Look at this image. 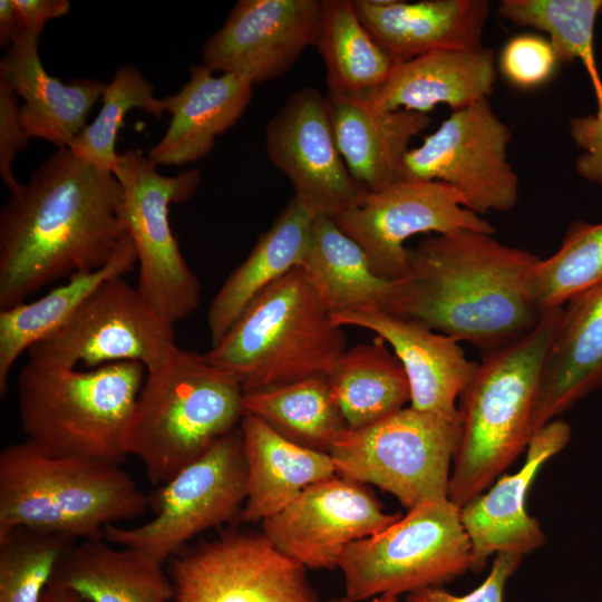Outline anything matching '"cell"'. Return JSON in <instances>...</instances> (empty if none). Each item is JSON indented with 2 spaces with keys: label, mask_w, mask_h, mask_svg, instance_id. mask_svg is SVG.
<instances>
[{
  "label": "cell",
  "mask_w": 602,
  "mask_h": 602,
  "mask_svg": "<svg viewBox=\"0 0 602 602\" xmlns=\"http://www.w3.org/2000/svg\"><path fill=\"white\" fill-rule=\"evenodd\" d=\"M346 344L342 327L297 266L261 291L204 357L245 392L326 376Z\"/></svg>",
  "instance_id": "cell-6"
},
{
  "label": "cell",
  "mask_w": 602,
  "mask_h": 602,
  "mask_svg": "<svg viewBox=\"0 0 602 602\" xmlns=\"http://www.w3.org/2000/svg\"><path fill=\"white\" fill-rule=\"evenodd\" d=\"M460 418L404 407L358 430H348L329 454L337 475L377 486L411 509L448 499Z\"/></svg>",
  "instance_id": "cell-9"
},
{
  "label": "cell",
  "mask_w": 602,
  "mask_h": 602,
  "mask_svg": "<svg viewBox=\"0 0 602 602\" xmlns=\"http://www.w3.org/2000/svg\"><path fill=\"white\" fill-rule=\"evenodd\" d=\"M27 31L13 0H0V46L7 47Z\"/></svg>",
  "instance_id": "cell-43"
},
{
  "label": "cell",
  "mask_w": 602,
  "mask_h": 602,
  "mask_svg": "<svg viewBox=\"0 0 602 602\" xmlns=\"http://www.w3.org/2000/svg\"><path fill=\"white\" fill-rule=\"evenodd\" d=\"M41 602H84L80 596L70 590L49 584L46 589Z\"/></svg>",
  "instance_id": "cell-44"
},
{
  "label": "cell",
  "mask_w": 602,
  "mask_h": 602,
  "mask_svg": "<svg viewBox=\"0 0 602 602\" xmlns=\"http://www.w3.org/2000/svg\"><path fill=\"white\" fill-rule=\"evenodd\" d=\"M26 29L40 36L46 22L62 17L70 10L69 0H13Z\"/></svg>",
  "instance_id": "cell-42"
},
{
  "label": "cell",
  "mask_w": 602,
  "mask_h": 602,
  "mask_svg": "<svg viewBox=\"0 0 602 602\" xmlns=\"http://www.w3.org/2000/svg\"><path fill=\"white\" fill-rule=\"evenodd\" d=\"M337 324L368 329L392 348L410 387V407L457 415L456 400L475 375L459 342L424 324L380 310L330 313Z\"/></svg>",
  "instance_id": "cell-20"
},
{
  "label": "cell",
  "mask_w": 602,
  "mask_h": 602,
  "mask_svg": "<svg viewBox=\"0 0 602 602\" xmlns=\"http://www.w3.org/2000/svg\"><path fill=\"white\" fill-rule=\"evenodd\" d=\"M128 237L115 174L58 148L0 212V310L105 266Z\"/></svg>",
  "instance_id": "cell-1"
},
{
  "label": "cell",
  "mask_w": 602,
  "mask_h": 602,
  "mask_svg": "<svg viewBox=\"0 0 602 602\" xmlns=\"http://www.w3.org/2000/svg\"><path fill=\"white\" fill-rule=\"evenodd\" d=\"M322 0H239L205 42L202 65L253 85L274 79L315 46Z\"/></svg>",
  "instance_id": "cell-18"
},
{
  "label": "cell",
  "mask_w": 602,
  "mask_h": 602,
  "mask_svg": "<svg viewBox=\"0 0 602 602\" xmlns=\"http://www.w3.org/2000/svg\"><path fill=\"white\" fill-rule=\"evenodd\" d=\"M562 311H545L526 334L484 355L459 396L460 438L448 488L458 507L484 493L526 450Z\"/></svg>",
  "instance_id": "cell-3"
},
{
  "label": "cell",
  "mask_w": 602,
  "mask_h": 602,
  "mask_svg": "<svg viewBox=\"0 0 602 602\" xmlns=\"http://www.w3.org/2000/svg\"><path fill=\"white\" fill-rule=\"evenodd\" d=\"M602 0H503L498 14L518 27L544 32L562 64L579 60L588 72L595 99L596 117L577 118V130L586 144L602 151V78L594 52V26Z\"/></svg>",
  "instance_id": "cell-31"
},
{
  "label": "cell",
  "mask_w": 602,
  "mask_h": 602,
  "mask_svg": "<svg viewBox=\"0 0 602 602\" xmlns=\"http://www.w3.org/2000/svg\"><path fill=\"white\" fill-rule=\"evenodd\" d=\"M509 127L488 98L455 110L406 154L402 179L436 181L455 188L466 208L482 215L508 212L520 178L508 161Z\"/></svg>",
  "instance_id": "cell-13"
},
{
  "label": "cell",
  "mask_w": 602,
  "mask_h": 602,
  "mask_svg": "<svg viewBox=\"0 0 602 602\" xmlns=\"http://www.w3.org/2000/svg\"><path fill=\"white\" fill-rule=\"evenodd\" d=\"M145 371L135 361L80 371L29 359L18 378L26 440L51 456L120 464Z\"/></svg>",
  "instance_id": "cell-5"
},
{
  "label": "cell",
  "mask_w": 602,
  "mask_h": 602,
  "mask_svg": "<svg viewBox=\"0 0 602 602\" xmlns=\"http://www.w3.org/2000/svg\"><path fill=\"white\" fill-rule=\"evenodd\" d=\"M324 377L349 430L368 427L410 402L405 369L379 337L347 349Z\"/></svg>",
  "instance_id": "cell-32"
},
{
  "label": "cell",
  "mask_w": 602,
  "mask_h": 602,
  "mask_svg": "<svg viewBox=\"0 0 602 602\" xmlns=\"http://www.w3.org/2000/svg\"><path fill=\"white\" fill-rule=\"evenodd\" d=\"M524 555L501 552L494 557L491 572L475 590L456 595L441 586L426 588L406 595V602H503L508 579L522 563Z\"/></svg>",
  "instance_id": "cell-40"
},
{
  "label": "cell",
  "mask_w": 602,
  "mask_h": 602,
  "mask_svg": "<svg viewBox=\"0 0 602 602\" xmlns=\"http://www.w3.org/2000/svg\"><path fill=\"white\" fill-rule=\"evenodd\" d=\"M246 467L240 426L181 469L153 498L154 517L135 527L108 525L103 538L165 564L202 532L240 518Z\"/></svg>",
  "instance_id": "cell-11"
},
{
  "label": "cell",
  "mask_w": 602,
  "mask_h": 602,
  "mask_svg": "<svg viewBox=\"0 0 602 602\" xmlns=\"http://www.w3.org/2000/svg\"><path fill=\"white\" fill-rule=\"evenodd\" d=\"M314 219L292 197L272 226L260 235L247 258L227 276L208 307L212 347L221 341L261 291L302 264Z\"/></svg>",
  "instance_id": "cell-29"
},
{
  "label": "cell",
  "mask_w": 602,
  "mask_h": 602,
  "mask_svg": "<svg viewBox=\"0 0 602 602\" xmlns=\"http://www.w3.org/2000/svg\"><path fill=\"white\" fill-rule=\"evenodd\" d=\"M602 282V222H573L559 249L540 259L527 276L526 289L541 313L564 307L576 294Z\"/></svg>",
  "instance_id": "cell-36"
},
{
  "label": "cell",
  "mask_w": 602,
  "mask_h": 602,
  "mask_svg": "<svg viewBox=\"0 0 602 602\" xmlns=\"http://www.w3.org/2000/svg\"><path fill=\"white\" fill-rule=\"evenodd\" d=\"M472 567L460 507L449 499L408 509L385 530L352 542L338 562L344 595L356 601L441 586Z\"/></svg>",
  "instance_id": "cell-8"
},
{
  "label": "cell",
  "mask_w": 602,
  "mask_h": 602,
  "mask_svg": "<svg viewBox=\"0 0 602 602\" xmlns=\"http://www.w3.org/2000/svg\"><path fill=\"white\" fill-rule=\"evenodd\" d=\"M136 263L128 237L105 266L72 275L32 302L0 310V395L7 392L10 370L23 351L61 327L104 281L133 271Z\"/></svg>",
  "instance_id": "cell-33"
},
{
  "label": "cell",
  "mask_w": 602,
  "mask_h": 602,
  "mask_svg": "<svg viewBox=\"0 0 602 602\" xmlns=\"http://www.w3.org/2000/svg\"><path fill=\"white\" fill-rule=\"evenodd\" d=\"M253 84L214 72L204 65L190 69V79L176 94L164 98L172 115L162 139L149 151L156 165L181 166L207 155L215 138L232 127L250 104Z\"/></svg>",
  "instance_id": "cell-24"
},
{
  "label": "cell",
  "mask_w": 602,
  "mask_h": 602,
  "mask_svg": "<svg viewBox=\"0 0 602 602\" xmlns=\"http://www.w3.org/2000/svg\"><path fill=\"white\" fill-rule=\"evenodd\" d=\"M30 138L21 120L18 96L0 79V176L10 192L20 185L13 175L12 162Z\"/></svg>",
  "instance_id": "cell-41"
},
{
  "label": "cell",
  "mask_w": 602,
  "mask_h": 602,
  "mask_svg": "<svg viewBox=\"0 0 602 602\" xmlns=\"http://www.w3.org/2000/svg\"><path fill=\"white\" fill-rule=\"evenodd\" d=\"M571 426L555 418L536 430L521 468L499 476L484 493L460 507V518L472 546V572L482 571L488 557L501 552L530 554L545 543L536 518L526 511V497L540 468L563 450Z\"/></svg>",
  "instance_id": "cell-19"
},
{
  "label": "cell",
  "mask_w": 602,
  "mask_h": 602,
  "mask_svg": "<svg viewBox=\"0 0 602 602\" xmlns=\"http://www.w3.org/2000/svg\"><path fill=\"white\" fill-rule=\"evenodd\" d=\"M376 494L339 475L307 487L290 505L262 522L263 534L307 570H334L343 551L399 520Z\"/></svg>",
  "instance_id": "cell-17"
},
{
  "label": "cell",
  "mask_w": 602,
  "mask_h": 602,
  "mask_svg": "<svg viewBox=\"0 0 602 602\" xmlns=\"http://www.w3.org/2000/svg\"><path fill=\"white\" fill-rule=\"evenodd\" d=\"M327 602H399V599L397 596L381 595L365 601H356L348 598L347 595H343L340 598L330 599Z\"/></svg>",
  "instance_id": "cell-45"
},
{
  "label": "cell",
  "mask_w": 602,
  "mask_h": 602,
  "mask_svg": "<svg viewBox=\"0 0 602 602\" xmlns=\"http://www.w3.org/2000/svg\"><path fill=\"white\" fill-rule=\"evenodd\" d=\"M362 25L395 61L434 51L484 47L489 17L486 0H352Z\"/></svg>",
  "instance_id": "cell-21"
},
{
  "label": "cell",
  "mask_w": 602,
  "mask_h": 602,
  "mask_svg": "<svg viewBox=\"0 0 602 602\" xmlns=\"http://www.w3.org/2000/svg\"><path fill=\"white\" fill-rule=\"evenodd\" d=\"M272 164L290 181L294 198L314 216L336 217L369 193L350 174L332 129L326 96L295 91L265 128Z\"/></svg>",
  "instance_id": "cell-16"
},
{
  "label": "cell",
  "mask_w": 602,
  "mask_h": 602,
  "mask_svg": "<svg viewBox=\"0 0 602 602\" xmlns=\"http://www.w3.org/2000/svg\"><path fill=\"white\" fill-rule=\"evenodd\" d=\"M300 266L330 313L388 311L396 294L398 281L379 276L363 250L332 217L315 216Z\"/></svg>",
  "instance_id": "cell-30"
},
{
  "label": "cell",
  "mask_w": 602,
  "mask_h": 602,
  "mask_svg": "<svg viewBox=\"0 0 602 602\" xmlns=\"http://www.w3.org/2000/svg\"><path fill=\"white\" fill-rule=\"evenodd\" d=\"M173 602H320L307 569L263 533L227 532L169 560Z\"/></svg>",
  "instance_id": "cell-14"
},
{
  "label": "cell",
  "mask_w": 602,
  "mask_h": 602,
  "mask_svg": "<svg viewBox=\"0 0 602 602\" xmlns=\"http://www.w3.org/2000/svg\"><path fill=\"white\" fill-rule=\"evenodd\" d=\"M245 412L288 440L329 453L349 429L324 376L244 392Z\"/></svg>",
  "instance_id": "cell-34"
},
{
  "label": "cell",
  "mask_w": 602,
  "mask_h": 602,
  "mask_svg": "<svg viewBox=\"0 0 602 602\" xmlns=\"http://www.w3.org/2000/svg\"><path fill=\"white\" fill-rule=\"evenodd\" d=\"M139 149L118 154L114 174L124 195L128 235L135 246L137 290L167 322L188 317L198 305L201 284L184 260L174 236L168 207L187 201L202 174L192 168L164 176Z\"/></svg>",
  "instance_id": "cell-10"
},
{
  "label": "cell",
  "mask_w": 602,
  "mask_h": 602,
  "mask_svg": "<svg viewBox=\"0 0 602 602\" xmlns=\"http://www.w3.org/2000/svg\"><path fill=\"white\" fill-rule=\"evenodd\" d=\"M164 320L123 275L107 279L56 331L28 349L29 359L76 368L135 361L155 372L178 351Z\"/></svg>",
  "instance_id": "cell-12"
},
{
  "label": "cell",
  "mask_w": 602,
  "mask_h": 602,
  "mask_svg": "<svg viewBox=\"0 0 602 602\" xmlns=\"http://www.w3.org/2000/svg\"><path fill=\"white\" fill-rule=\"evenodd\" d=\"M410 276L397 282L388 311L489 353L531 331L541 313L526 282L540 258L463 230L408 249Z\"/></svg>",
  "instance_id": "cell-2"
},
{
  "label": "cell",
  "mask_w": 602,
  "mask_h": 602,
  "mask_svg": "<svg viewBox=\"0 0 602 602\" xmlns=\"http://www.w3.org/2000/svg\"><path fill=\"white\" fill-rule=\"evenodd\" d=\"M149 498L120 464L57 457L31 443L0 453V537L17 528L72 540L145 513Z\"/></svg>",
  "instance_id": "cell-4"
},
{
  "label": "cell",
  "mask_w": 602,
  "mask_h": 602,
  "mask_svg": "<svg viewBox=\"0 0 602 602\" xmlns=\"http://www.w3.org/2000/svg\"><path fill=\"white\" fill-rule=\"evenodd\" d=\"M101 98L103 105L94 122L86 125L67 147L81 161L114 172L118 156L116 138L125 115L138 108L161 118L166 106L164 98L154 95V85L133 65H124L117 70L106 84Z\"/></svg>",
  "instance_id": "cell-37"
},
{
  "label": "cell",
  "mask_w": 602,
  "mask_h": 602,
  "mask_svg": "<svg viewBox=\"0 0 602 602\" xmlns=\"http://www.w3.org/2000/svg\"><path fill=\"white\" fill-rule=\"evenodd\" d=\"M326 101L339 151L353 178L369 192L402 179L409 144L429 126L430 117L378 109L362 96L327 93Z\"/></svg>",
  "instance_id": "cell-22"
},
{
  "label": "cell",
  "mask_w": 602,
  "mask_h": 602,
  "mask_svg": "<svg viewBox=\"0 0 602 602\" xmlns=\"http://www.w3.org/2000/svg\"><path fill=\"white\" fill-rule=\"evenodd\" d=\"M164 564L104 538L74 543L49 584L70 590L84 602H173Z\"/></svg>",
  "instance_id": "cell-28"
},
{
  "label": "cell",
  "mask_w": 602,
  "mask_h": 602,
  "mask_svg": "<svg viewBox=\"0 0 602 602\" xmlns=\"http://www.w3.org/2000/svg\"><path fill=\"white\" fill-rule=\"evenodd\" d=\"M75 540L17 528L0 537V602H41Z\"/></svg>",
  "instance_id": "cell-38"
},
{
  "label": "cell",
  "mask_w": 602,
  "mask_h": 602,
  "mask_svg": "<svg viewBox=\"0 0 602 602\" xmlns=\"http://www.w3.org/2000/svg\"><path fill=\"white\" fill-rule=\"evenodd\" d=\"M39 36L26 31L0 60V79L23 99L20 116L28 134L58 146L69 142L86 126L88 115L106 82L75 79L64 84L45 70Z\"/></svg>",
  "instance_id": "cell-25"
},
{
  "label": "cell",
  "mask_w": 602,
  "mask_h": 602,
  "mask_svg": "<svg viewBox=\"0 0 602 602\" xmlns=\"http://www.w3.org/2000/svg\"><path fill=\"white\" fill-rule=\"evenodd\" d=\"M561 64L548 38L525 33L509 39L503 47L498 66L505 79L522 89L546 84Z\"/></svg>",
  "instance_id": "cell-39"
},
{
  "label": "cell",
  "mask_w": 602,
  "mask_h": 602,
  "mask_svg": "<svg viewBox=\"0 0 602 602\" xmlns=\"http://www.w3.org/2000/svg\"><path fill=\"white\" fill-rule=\"evenodd\" d=\"M245 414L244 390L230 371L204 355L178 349L147 373L137 398L127 452L146 476L163 485L236 429Z\"/></svg>",
  "instance_id": "cell-7"
},
{
  "label": "cell",
  "mask_w": 602,
  "mask_h": 602,
  "mask_svg": "<svg viewBox=\"0 0 602 602\" xmlns=\"http://www.w3.org/2000/svg\"><path fill=\"white\" fill-rule=\"evenodd\" d=\"M602 387V282L567 301L543 371L534 433Z\"/></svg>",
  "instance_id": "cell-26"
},
{
  "label": "cell",
  "mask_w": 602,
  "mask_h": 602,
  "mask_svg": "<svg viewBox=\"0 0 602 602\" xmlns=\"http://www.w3.org/2000/svg\"><path fill=\"white\" fill-rule=\"evenodd\" d=\"M495 81L492 48L434 51L395 62L386 80L366 98L382 110L428 114L447 105L455 111L488 98Z\"/></svg>",
  "instance_id": "cell-23"
},
{
  "label": "cell",
  "mask_w": 602,
  "mask_h": 602,
  "mask_svg": "<svg viewBox=\"0 0 602 602\" xmlns=\"http://www.w3.org/2000/svg\"><path fill=\"white\" fill-rule=\"evenodd\" d=\"M387 281L410 276L405 242L419 233L463 230L495 234V227L468 210L452 186L436 181L400 179L369 192L360 204L333 217Z\"/></svg>",
  "instance_id": "cell-15"
},
{
  "label": "cell",
  "mask_w": 602,
  "mask_h": 602,
  "mask_svg": "<svg viewBox=\"0 0 602 602\" xmlns=\"http://www.w3.org/2000/svg\"><path fill=\"white\" fill-rule=\"evenodd\" d=\"M327 71L328 93L368 96L395 61L362 25L352 0H322L315 46Z\"/></svg>",
  "instance_id": "cell-35"
},
{
  "label": "cell",
  "mask_w": 602,
  "mask_h": 602,
  "mask_svg": "<svg viewBox=\"0 0 602 602\" xmlns=\"http://www.w3.org/2000/svg\"><path fill=\"white\" fill-rule=\"evenodd\" d=\"M240 429L246 467V499L240 520L263 522L307 487L337 475L329 453L297 445L245 412Z\"/></svg>",
  "instance_id": "cell-27"
}]
</instances>
